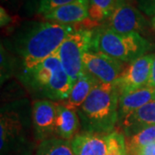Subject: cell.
<instances>
[{"mask_svg": "<svg viewBox=\"0 0 155 155\" xmlns=\"http://www.w3.org/2000/svg\"><path fill=\"white\" fill-rule=\"evenodd\" d=\"M109 134L81 132L76 134L72 140L75 155H108Z\"/></svg>", "mask_w": 155, "mask_h": 155, "instance_id": "obj_12", "label": "cell"}, {"mask_svg": "<svg viewBox=\"0 0 155 155\" xmlns=\"http://www.w3.org/2000/svg\"><path fill=\"white\" fill-rule=\"evenodd\" d=\"M18 62L17 57L11 55L1 44V83H4L17 72V67L20 65Z\"/></svg>", "mask_w": 155, "mask_h": 155, "instance_id": "obj_20", "label": "cell"}, {"mask_svg": "<svg viewBox=\"0 0 155 155\" xmlns=\"http://www.w3.org/2000/svg\"><path fill=\"white\" fill-rule=\"evenodd\" d=\"M120 92L116 84L99 83L77 112L82 132L109 134L118 125Z\"/></svg>", "mask_w": 155, "mask_h": 155, "instance_id": "obj_3", "label": "cell"}, {"mask_svg": "<svg viewBox=\"0 0 155 155\" xmlns=\"http://www.w3.org/2000/svg\"><path fill=\"white\" fill-rule=\"evenodd\" d=\"M140 155H149V154H146V153H141Z\"/></svg>", "mask_w": 155, "mask_h": 155, "instance_id": "obj_27", "label": "cell"}, {"mask_svg": "<svg viewBox=\"0 0 155 155\" xmlns=\"http://www.w3.org/2000/svg\"><path fill=\"white\" fill-rule=\"evenodd\" d=\"M33 129L32 104L27 100H18L3 106L0 114L1 152L24 142L28 131Z\"/></svg>", "mask_w": 155, "mask_h": 155, "instance_id": "obj_5", "label": "cell"}, {"mask_svg": "<svg viewBox=\"0 0 155 155\" xmlns=\"http://www.w3.org/2000/svg\"><path fill=\"white\" fill-rule=\"evenodd\" d=\"M126 0H90L89 18L102 26L116 8Z\"/></svg>", "mask_w": 155, "mask_h": 155, "instance_id": "obj_18", "label": "cell"}, {"mask_svg": "<svg viewBox=\"0 0 155 155\" xmlns=\"http://www.w3.org/2000/svg\"><path fill=\"white\" fill-rule=\"evenodd\" d=\"M102 26L119 34L141 35L147 29L149 22L138 8L125 1L116 8Z\"/></svg>", "mask_w": 155, "mask_h": 155, "instance_id": "obj_8", "label": "cell"}, {"mask_svg": "<svg viewBox=\"0 0 155 155\" xmlns=\"http://www.w3.org/2000/svg\"><path fill=\"white\" fill-rule=\"evenodd\" d=\"M153 101H155V89L150 86L120 95L118 104V124L126 116Z\"/></svg>", "mask_w": 155, "mask_h": 155, "instance_id": "obj_13", "label": "cell"}, {"mask_svg": "<svg viewBox=\"0 0 155 155\" xmlns=\"http://www.w3.org/2000/svg\"><path fill=\"white\" fill-rule=\"evenodd\" d=\"M80 127V120L77 110L68 108L62 103L57 104L54 136L58 138L72 140L78 134Z\"/></svg>", "mask_w": 155, "mask_h": 155, "instance_id": "obj_15", "label": "cell"}, {"mask_svg": "<svg viewBox=\"0 0 155 155\" xmlns=\"http://www.w3.org/2000/svg\"><path fill=\"white\" fill-rule=\"evenodd\" d=\"M90 0H75L41 15L48 22L76 25L89 18Z\"/></svg>", "mask_w": 155, "mask_h": 155, "instance_id": "obj_11", "label": "cell"}, {"mask_svg": "<svg viewBox=\"0 0 155 155\" xmlns=\"http://www.w3.org/2000/svg\"><path fill=\"white\" fill-rule=\"evenodd\" d=\"M11 22V17L6 13L5 10L1 7V27L5 26Z\"/></svg>", "mask_w": 155, "mask_h": 155, "instance_id": "obj_24", "label": "cell"}, {"mask_svg": "<svg viewBox=\"0 0 155 155\" xmlns=\"http://www.w3.org/2000/svg\"><path fill=\"white\" fill-rule=\"evenodd\" d=\"M155 143V126L144 129L125 137L127 155H140L149 145Z\"/></svg>", "mask_w": 155, "mask_h": 155, "instance_id": "obj_17", "label": "cell"}, {"mask_svg": "<svg viewBox=\"0 0 155 155\" xmlns=\"http://www.w3.org/2000/svg\"><path fill=\"white\" fill-rule=\"evenodd\" d=\"M118 125L122 127V134L125 137L130 136L146 127L155 126V101L150 102L126 116Z\"/></svg>", "mask_w": 155, "mask_h": 155, "instance_id": "obj_14", "label": "cell"}, {"mask_svg": "<svg viewBox=\"0 0 155 155\" xmlns=\"http://www.w3.org/2000/svg\"><path fill=\"white\" fill-rule=\"evenodd\" d=\"M141 153H146V154L149 155H155V143H153V144L149 145L148 147H147L141 152ZM141 153H140V154H141Z\"/></svg>", "mask_w": 155, "mask_h": 155, "instance_id": "obj_25", "label": "cell"}, {"mask_svg": "<svg viewBox=\"0 0 155 155\" xmlns=\"http://www.w3.org/2000/svg\"><path fill=\"white\" fill-rule=\"evenodd\" d=\"M93 30L76 28L61 43L56 54L72 84L84 73V56L91 48Z\"/></svg>", "mask_w": 155, "mask_h": 155, "instance_id": "obj_6", "label": "cell"}, {"mask_svg": "<svg viewBox=\"0 0 155 155\" xmlns=\"http://www.w3.org/2000/svg\"><path fill=\"white\" fill-rule=\"evenodd\" d=\"M57 104L56 102L43 99H35L32 103L33 133L35 139L39 142L55 137Z\"/></svg>", "mask_w": 155, "mask_h": 155, "instance_id": "obj_10", "label": "cell"}, {"mask_svg": "<svg viewBox=\"0 0 155 155\" xmlns=\"http://www.w3.org/2000/svg\"><path fill=\"white\" fill-rule=\"evenodd\" d=\"M147 86L155 89V53H153V63H152L151 76H150L149 83H148Z\"/></svg>", "mask_w": 155, "mask_h": 155, "instance_id": "obj_23", "label": "cell"}, {"mask_svg": "<svg viewBox=\"0 0 155 155\" xmlns=\"http://www.w3.org/2000/svg\"><path fill=\"white\" fill-rule=\"evenodd\" d=\"M75 0H39L37 6V13L39 15H43L49 11L54 10L58 7L72 3Z\"/></svg>", "mask_w": 155, "mask_h": 155, "instance_id": "obj_21", "label": "cell"}, {"mask_svg": "<svg viewBox=\"0 0 155 155\" xmlns=\"http://www.w3.org/2000/svg\"><path fill=\"white\" fill-rule=\"evenodd\" d=\"M153 54H147L127 64L116 84L120 95L148 85Z\"/></svg>", "mask_w": 155, "mask_h": 155, "instance_id": "obj_9", "label": "cell"}, {"mask_svg": "<svg viewBox=\"0 0 155 155\" xmlns=\"http://www.w3.org/2000/svg\"><path fill=\"white\" fill-rule=\"evenodd\" d=\"M124 155H127V154H124Z\"/></svg>", "mask_w": 155, "mask_h": 155, "instance_id": "obj_28", "label": "cell"}, {"mask_svg": "<svg viewBox=\"0 0 155 155\" xmlns=\"http://www.w3.org/2000/svg\"><path fill=\"white\" fill-rule=\"evenodd\" d=\"M35 155H75L71 140L58 137L47 139L39 143Z\"/></svg>", "mask_w": 155, "mask_h": 155, "instance_id": "obj_19", "label": "cell"}, {"mask_svg": "<svg viewBox=\"0 0 155 155\" xmlns=\"http://www.w3.org/2000/svg\"><path fill=\"white\" fill-rule=\"evenodd\" d=\"M75 30L74 25L48 21L31 22L13 36L10 50L18 59L20 69H29L55 54Z\"/></svg>", "mask_w": 155, "mask_h": 155, "instance_id": "obj_1", "label": "cell"}, {"mask_svg": "<svg viewBox=\"0 0 155 155\" xmlns=\"http://www.w3.org/2000/svg\"><path fill=\"white\" fill-rule=\"evenodd\" d=\"M138 9L148 17H155V0H134Z\"/></svg>", "mask_w": 155, "mask_h": 155, "instance_id": "obj_22", "label": "cell"}, {"mask_svg": "<svg viewBox=\"0 0 155 155\" xmlns=\"http://www.w3.org/2000/svg\"><path fill=\"white\" fill-rule=\"evenodd\" d=\"M84 72L99 83L115 84L126 69L127 64L104 54L89 50L83 59Z\"/></svg>", "mask_w": 155, "mask_h": 155, "instance_id": "obj_7", "label": "cell"}, {"mask_svg": "<svg viewBox=\"0 0 155 155\" xmlns=\"http://www.w3.org/2000/svg\"><path fill=\"white\" fill-rule=\"evenodd\" d=\"M17 78L36 99L60 103L67 99L72 87L57 54L29 69H20Z\"/></svg>", "mask_w": 155, "mask_h": 155, "instance_id": "obj_2", "label": "cell"}, {"mask_svg": "<svg viewBox=\"0 0 155 155\" xmlns=\"http://www.w3.org/2000/svg\"><path fill=\"white\" fill-rule=\"evenodd\" d=\"M151 25H152L153 28L155 30V17H152V20H151Z\"/></svg>", "mask_w": 155, "mask_h": 155, "instance_id": "obj_26", "label": "cell"}, {"mask_svg": "<svg viewBox=\"0 0 155 155\" xmlns=\"http://www.w3.org/2000/svg\"><path fill=\"white\" fill-rule=\"evenodd\" d=\"M98 84L99 82L96 78L84 72L83 75L80 76L75 83H73L67 99L60 103H62L70 109L77 110Z\"/></svg>", "mask_w": 155, "mask_h": 155, "instance_id": "obj_16", "label": "cell"}, {"mask_svg": "<svg viewBox=\"0 0 155 155\" xmlns=\"http://www.w3.org/2000/svg\"><path fill=\"white\" fill-rule=\"evenodd\" d=\"M152 48L151 42L140 34H119L100 26L93 30L90 50L128 64L147 54Z\"/></svg>", "mask_w": 155, "mask_h": 155, "instance_id": "obj_4", "label": "cell"}]
</instances>
